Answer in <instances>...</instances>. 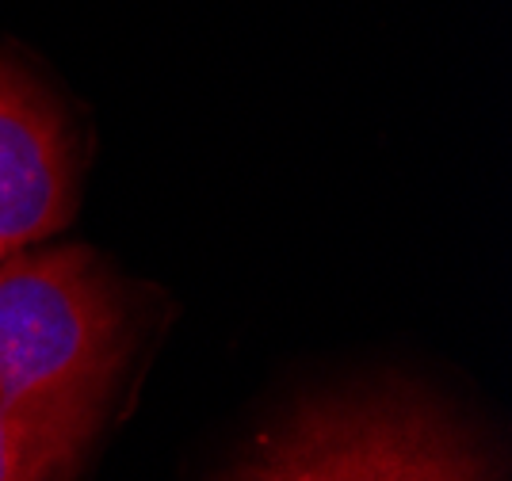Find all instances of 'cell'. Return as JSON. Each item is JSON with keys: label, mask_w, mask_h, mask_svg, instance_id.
<instances>
[{"label": "cell", "mask_w": 512, "mask_h": 481, "mask_svg": "<svg viewBox=\"0 0 512 481\" xmlns=\"http://www.w3.org/2000/svg\"><path fill=\"white\" fill-rule=\"evenodd\" d=\"M123 356V306L92 252L0 256V413L104 405Z\"/></svg>", "instance_id": "6da1fadb"}, {"label": "cell", "mask_w": 512, "mask_h": 481, "mask_svg": "<svg viewBox=\"0 0 512 481\" xmlns=\"http://www.w3.org/2000/svg\"><path fill=\"white\" fill-rule=\"evenodd\" d=\"M256 466L268 481H490L451 424L398 398L310 409Z\"/></svg>", "instance_id": "7a4b0ae2"}, {"label": "cell", "mask_w": 512, "mask_h": 481, "mask_svg": "<svg viewBox=\"0 0 512 481\" xmlns=\"http://www.w3.org/2000/svg\"><path fill=\"white\" fill-rule=\"evenodd\" d=\"M73 210L62 119L12 65L0 62V256L58 233Z\"/></svg>", "instance_id": "3957f363"}, {"label": "cell", "mask_w": 512, "mask_h": 481, "mask_svg": "<svg viewBox=\"0 0 512 481\" xmlns=\"http://www.w3.org/2000/svg\"><path fill=\"white\" fill-rule=\"evenodd\" d=\"M100 405L0 413V481H69L85 459Z\"/></svg>", "instance_id": "277c9868"}, {"label": "cell", "mask_w": 512, "mask_h": 481, "mask_svg": "<svg viewBox=\"0 0 512 481\" xmlns=\"http://www.w3.org/2000/svg\"><path fill=\"white\" fill-rule=\"evenodd\" d=\"M234 481H268V474H264V470H260V466H245V470H237V478Z\"/></svg>", "instance_id": "5b68a950"}]
</instances>
